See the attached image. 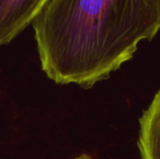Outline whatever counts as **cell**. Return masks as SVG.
<instances>
[{
    "instance_id": "cell-3",
    "label": "cell",
    "mask_w": 160,
    "mask_h": 159,
    "mask_svg": "<svg viewBox=\"0 0 160 159\" xmlns=\"http://www.w3.org/2000/svg\"><path fill=\"white\" fill-rule=\"evenodd\" d=\"M138 147L142 159H160V90L140 118Z\"/></svg>"
},
{
    "instance_id": "cell-4",
    "label": "cell",
    "mask_w": 160,
    "mask_h": 159,
    "mask_svg": "<svg viewBox=\"0 0 160 159\" xmlns=\"http://www.w3.org/2000/svg\"><path fill=\"white\" fill-rule=\"evenodd\" d=\"M74 159H93L89 155H87V154H82V155H81V156H79V157H77L76 158Z\"/></svg>"
},
{
    "instance_id": "cell-2",
    "label": "cell",
    "mask_w": 160,
    "mask_h": 159,
    "mask_svg": "<svg viewBox=\"0 0 160 159\" xmlns=\"http://www.w3.org/2000/svg\"><path fill=\"white\" fill-rule=\"evenodd\" d=\"M50 0H0V46L33 23Z\"/></svg>"
},
{
    "instance_id": "cell-1",
    "label": "cell",
    "mask_w": 160,
    "mask_h": 159,
    "mask_svg": "<svg viewBox=\"0 0 160 159\" xmlns=\"http://www.w3.org/2000/svg\"><path fill=\"white\" fill-rule=\"evenodd\" d=\"M32 24L48 78L89 89L156 37L160 0H50Z\"/></svg>"
}]
</instances>
